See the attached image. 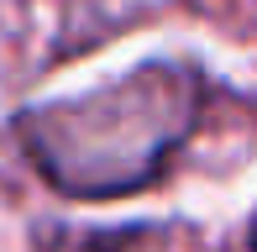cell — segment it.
Returning <instances> with one entry per match:
<instances>
[{
    "instance_id": "obj_1",
    "label": "cell",
    "mask_w": 257,
    "mask_h": 252,
    "mask_svg": "<svg viewBox=\"0 0 257 252\" xmlns=\"http://www.w3.org/2000/svg\"><path fill=\"white\" fill-rule=\"evenodd\" d=\"M163 79L168 74H142L110 95L32 110L21 116V142L68 194L132 189L163 163V153L184 137L189 121V110L179 105V84Z\"/></svg>"
},
{
    "instance_id": "obj_2",
    "label": "cell",
    "mask_w": 257,
    "mask_h": 252,
    "mask_svg": "<svg viewBox=\"0 0 257 252\" xmlns=\"http://www.w3.org/2000/svg\"><path fill=\"white\" fill-rule=\"evenodd\" d=\"M247 242H252V252H257V215H252V236H247Z\"/></svg>"
}]
</instances>
